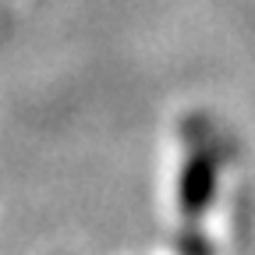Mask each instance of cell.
I'll list each match as a JSON object with an SVG mask.
<instances>
[{
	"mask_svg": "<svg viewBox=\"0 0 255 255\" xmlns=\"http://www.w3.org/2000/svg\"><path fill=\"white\" fill-rule=\"evenodd\" d=\"M213 184H216V170H213V159L206 152H191L188 163L181 170V181H177V195H181V213L188 220L202 216V209L209 206L213 199Z\"/></svg>",
	"mask_w": 255,
	"mask_h": 255,
	"instance_id": "1",
	"label": "cell"
}]
</instances>
